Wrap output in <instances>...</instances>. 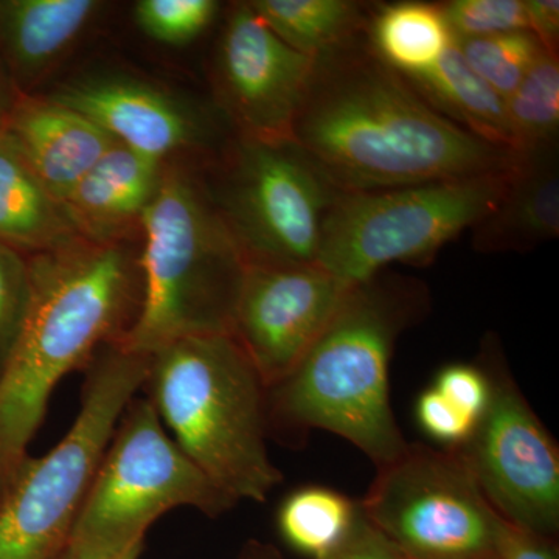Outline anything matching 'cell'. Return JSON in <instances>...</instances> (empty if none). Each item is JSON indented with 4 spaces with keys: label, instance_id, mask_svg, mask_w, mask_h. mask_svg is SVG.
<instances>
[{
    "label": "cell",
    "instance_id": "30bf717a",
    "mask_svg": "<svg viewBox=\"0 0 559 559\" xmlns=\"http://www.w3.org/2000/svg\"><path fill=\"white\" fill-rule=\"evenodd\" d=\"M364 516L406 559H474L495 555L499 514L455 450L407 443L378 466Z\"/></svg>",
    "mask_w": 559,
    "mask_h": 559
},
{
    "label": "cell",
    "instance_id": "52a82bcc",
    "mask_svg": "<svg viewBox=\"0 0 559 559\" xmlns=\"http://www.w3.org/2000/svg\"><path fill=\"white\" fill-rule=\"evenodd\" d=\"M516 168L400 189L341 191L323 224L316 263L353 286L392 263L428 264L498 207Z\"/></svg>",
    "mask_w": 559,
    "mask_h": 559
},
{
    "label": "cell",
    "instance_id": "4316f807",
    "mask_svg": "<svg viewBox=\"0 0 559 559\" xmlns=\"http://www.w3.org/2000/svg\"><path fill=\"white\" fill-rule=\"evenodd\" d=\"M440 5L454 39L528 32L524 0H451Z\"/></svg>",
    "mask_w": 559,
    "mask_h": 559
},
{
    "label": "cell",
    "instance_id": "8d00e7d4",
    "mask_svg": "<svg viewBox=\"0 0 559 559\" xmlns=\"http://www.w3.org/2000/svg\"><path fill=\"white\" fill-rule=\"evenodd\" d=\"M7 479H9V477H2V476H0V489H2L3 484H5Z\"/></svg>",
    "mask_w": 559,
    "mask_h": 559
},
{
    "label": "cell",
    "instance_id": "9c48e42d",
    "mask_svg": "<svg viewBox=\"0 0 559 559\" xmlns=\"http://www.w3.org/2000/svg\"><path fill=\"white\" fill-rule=\"evenodd\" d=\"M210 193L248 264H316L341 190L294 140L238 138Z\"/></svg>",
    "mask_w": 559,
    "mask_h": 559
},
{
    "label": "cell",
    "instance_id": "8fae6325",
    "mask_svg": "<svg viewBox=\"0 0 559 559\" xmlns=\"http://www.w3.org/2000/svg\"><path fill=\"white\" fill-rule=\"evenodd\" d=\"M479 366L487 409L469 439L454 448L502 520L555 539L559 530V451L511 377L498 342H484Z\"/></svg>",
    "mask_w": 559,
    "mask_h": 559
},
{
    "label": "cell",
    "instance_id": "4fadbf2b",
    "mask_svg": "<svg viewBox=\"0 0 559 559\" xmlns=\"http://www.w3.org/2000/svg\"><path fill=\"white\" fill-rule=\"evenodd\" d=\"M316 57L275 35L248 2L231 9L216 51V87L240 138L293 140Z\"/></svg>",
    "mask_w": 559,
    "mask_h": 559
},
{
    "label": "cell",
    "instance_id": "4dcf8cb0",
    "mask_svg": "<svg viewBox=\"0 0 559 559\" xmlns=\"http://www.w3.org/2000/svg\"><path fill=\"white\" fill-rule=\"evenodd\" d=\"M495 555L498 559H559L554 539L536 535L499 516Z\"/></svg>",
    "mask_w": 559,
    "mask_h": 559
},
{
    "label": "cell",
    "instance_id": "f546056e",
    "mask_svg": "<svg viewBox=\"0 0 559 559\" xmlns=\"http://www.w3.org/2000/svg\"><path fill=\"white\" fill-rule=\"evenodd\" d=\"M415 412L423 430L430 439L443 443L448 450H454L465 443L476 426V423L455 409L450 401L433 388L425 390L418 396Z\"/></svg>",
    "mask_w": 559,
    "mask_h": 559
},
{
    "label": "cell",
    "instance_id": "6da1fadb",
    "mask_svg": "<svg viewBox=\"0 0 559 559\" xmlns=\"http://www.w3.org/2000/svg\"><path fill=\"white\" fill-rule=\"evenodd\" d=\"M293 140L341 191L496 175L525 156L444 119L373 53L367 32L316 57Z\"/></svg>",
    "mask_w": 559,
    "mask_h": 559
},
{
    "label": "cell",
    "instance_id": "d4e9b609",
    "mask_svg": "<svg viewBox=\"0 0 559 559\" xmlns=\"http://www.w3.org/2000/svg\"><path fill=\"white\" fill-rule=\"evenodd\" d=\"M460 55L474 73L503 100L510 97L543 55V46L527 31L485 38L454 39Z\"/></svg>",
    "mask_w": 559,
    "mask_h": 559
},
{
    "label": "cell",
    "instance_id": "83f0119b",
    "mask_svg": "<svg viewBox=\"0 0 559 559\" xmlns=\"http://www.w3.org/2000/svg\"><path fill=\"white\" fill-rule=\"evenodd\" d=\"M28 289L31 280L27 257L9 246L0 245V378L21 333L27 310Z\"/></svg>",
    "mask_w": 559,
    "mask_h": 559
},
{
    "label": "cell",
    "instance_id": "ba28073f",
    "mask_svg": "<svg viewBox=\"0 0 559 559\" xmlns=\"http://www.w3.org/2000/svg\"><path fill=\"white\" fill-rule=\"evenodd\" d=\"M237 500L180 450L148 399H132L120 417L80 511L68 547L120 551L140 546L167 511L190 507L209 518Z\"/></svg>",
    "mask_w": 559,
    "mask_h": 559
},
{
    "label": "cell",
    "instance_id": "7c38bea8",
    "mask_svg": "<svg viewBox=\"0 0 559 559\" xmlns=\"http://www.w3.org/2000/svg\"><path fill=\"white\" fill-rule=\"evenodd\" d=\"M353 285L316 264H248L231 336L266 389L296 369Z\"/></svg>",
    "mask_w": 559,
    "mask_h": 559
},
{
    "label": "cell",
    "instance_id": "44dd1931",
    "mask_svg": "<svg viewBox=\"0 0 559 559\" xmlns=\"http://www.w3.org/2000/svg\"><path fill=\"white\" fill-rule=\"evenodd\" d=\"M367 39L373 53L403 76L433 68L454 43L441 5L426 2L378 7Z\"/></svg>",
    "mask_w": 559,
    "mask_h": 559
},
{
    "label": "cell",
    "instance_id": "7402d4cb",
    "mask_svg": "<svg viewBox=\"0 0 559 559\" xmlns=\"http://www.w3.org/2000/svg\"><path fill=\"white\" fill-rule=\"evenodd\" d=\"M250 9L283 43L319 57L367 32L366 3L352 0H252Z\"/></svg>",
    "mask_w": 559,
    "mask_h": 559
},
{
    "label": "cell",
    "instance_id": "836d02e7",
    "mask_svg": "<svg viewBox=\"0 0 559 559\" xmlns=\"http://www.w3.org/2000/svg\"><path fill=\"white\" fill-rule=\"evenodd\" d=\"M142 550L143 544L120 551H87L66 546L57 559H139Z\"/></svg>",
    "mask_w": 559,
    "mask_h": 559
},
{
    "label": "cell",
    "instance_id": "9a60e30c",
    "mask_svg": "<svg viewBox=\"0 0 559 559\" xmlns=\"http://www.w3.org/2000/svg\"><path fill=\"white\" fill-rule=\"evenodd\" d=\"M43 186L64 202L116 140L53 98L17 95L0 128Z\"/></svg>",
    "mask_w": 559,
    "mask_h": 559
},
{
    "label": "cell",
    "instance_id": "2e32d148",
    "mask_svg": "<svg viewBox=\"0 0 559 559\" xmlns=\"http://www.w3.org/2000/svg\"><path fill=\"white\" fill-rule=\"evenodd\" d=\"M162 162L116 143L70 191L64 204L81 237L119 242L140 221L159 189Z\"/></svg>",
    "mask_w": 559,
    "mask_h": 559
},
{
    "label": "cell",
    "instance_id": "7a4b0ae2",
    "mask_svg": "<svg viewBox=\"0 0 559 559\" xmlns=\"http://www.w3.org/2000/svg\"><path fill=\"white\" fill-rule=\"evenodd\" d=\"M27 310L0 378V476L27 457L53 390L138 318V259L120 242L80 240L27 257Z\"/></svg>",
    "mask_w": 559,
    "mask_h": 559
},
{
    "label": "cell",
    "instance_id": "cb8c5ba5",
    "mask_svg": "<svg viewBox=\"0 0 559 559\" xmlns=\"http://www.w3.org/2000/svg\"><path fill=\"white\" fill-rule=\"evenodd\" d=\"M506 106L518 153L554 150L559 130L558 55L544 50Z\"/></svg>",
    "mask_w": 559,
    "mask_h": 559
},
{
    "label": "cell",
    "instance_id": "d6986e66",
    "mask_svg": "<svg viewBox=\"0 0 559 559\" xmlns=\"http://www.w3.org/2000/svg\"><path fill=\"white\" fill-rule=\"evenodd\" d=\"M80 240L86 238L64 204L43 186L0 130V245L33 255Z\"/></svg>",
    "mask_w": 559,
    "mask_h": 559
},
{
    "label": "cell",
    "instance_id": "ffe728a7",
    "mask_svg": "<svg viewBox=\"0 0 559 559\" xmlns=\"http://www.w3.org/2000/svg\"><path fill=\"white\" fill-rule=\"evenodd\" d=\"M404 80L444 119L476 138L516 151L506 100L473 72L454 43L433 68Z\"/></svg>",
    "mask_w": 559,
    "mask_h": 559
},
{
    "label": "cell",
    "instance_id": "f1b7e54d",
    "mask_svg": "<svg viewBox=\"0 0 559 559\" xmlns=\"http://www.w3.org/2000/svg\"><path fill=\"white\" fill-rule=\"evenodd\" d=\"M433 389L471 421H479L487 409L489 384L479 364H451L443 367L437 374Z\"/></svg>",
    "mask_w": 559,
    "mask_h": 559
},
{
    "label": "cell",
    "instance_id": "8992f818",
    "mask_svg": "<svg viewBox=\"0 0 559 559\" xmlns=\"http://www.w3.org/2000/svg\"><path fill=\"white\" fill-rule=\"evenodd\" d=\"M150 356L103 345L84 369L81 407L64 439L24 457L0 489V559H57L68 546L120 417L148 373Z\"/></svg>",
    "mask_w": 559,
    "mask_h": 559
},
{
    "label": "cell",
    "instance_id": "e0dca14e",
    "mask_svg": "<svg viewBox=\"0 0 559 559\" xmlns=\"http://www.w3.org/2000/svg\"><path fill=\"white\" fill-rule=\"evenodd\" d=\"M477 252H528L559 234V176L551 150L525 154L498 207L473 227Z\"/></svg>",
    "mask_w": 559,
    "mask_h": 559
},
{
    "label": "cell",
    "instance_id": "74e56055",
    "mask_svg": "<svg viewBox=\"0 0 559 559\" xmlns=\"http://www.w3.org/2000/svg\"><path fill=\"white\" fill-rule=\"evenodd\" d=\"M404 559H406V558H404ZM474 559H498V558H496V555H492V557L474 558Z\"/></svg>",
    "mask_w": 559,
    "mask_h": 559
},
{
    "label": "cell",
    "instance_id": "5b68a950",
    "mask_svg": "<svg viewBox=\"0 0 559 559\" xmlns=\"http://www.w3.org/2000/svg\"><path fill=\"white\" fill-rule=\"evenodd\" d=\"M140 230L142 297L121 347L148 356L186 337L231 336L248 261L210 190L164 168Z\"/></svg>",
    "mask_w": 559,
    "mask_h": 559
},
{
    "label": "cell",
    "instance_id": "3957f363",
    "mask_svg": "<svg viewBox=\"0 0 559 559\" xmlns=\"http://www.w3.org/2000/svg\"><path fill=\"white\" fill-rule=\"evenodd\" d=\"M428 310L417 278L382 271L353 286L296 369L267 389L270 433L296 443L326 430L377 468L399 457L407 441L390 403V360L401 333Z\"/></svg>",
    "mask_w": 559,
    "mask_h": 559
},
{
    "label": "cell",
    "instance_id": "484cf974",
    "mask_svg": "<svg viewBox=\"0 0 559 559\" xmlns=\"http://www.w3.org/2000/svg\"><path fill=\"white\" fill-rule=\"evenodd\" d=\"M213 0H140L134 21L142 33L165 46H186L200 38L218 13Z\"/></svg>",
    "mask_w": 559,
    "mask_h": 559
},
{
    "label": "cell",
    "instance_id": "e575fe53",
    "mask_svg": "<svg viewBox=\"0 0 559 559\" xmlns=\"http://www.w3.org/2000/svg\"><path fill=\"white\" fill-rule=\"evenodd\" d=\"M240 559H282V555L272 544L249 540L241 551Z\"/></svg>",
    "mask_w": 559,
    "mask_h": 559
},
{
    "label": "cell",
    "instance_id": "1f68e13d",
    "mask_svg": "<svg viewBox=\"0 0 559 559\" xmlns=\"http://www.w3.org/2000/svg\"><path fill=\"white\" fill-rule=\"evenodd\" d=\"M319 559H404V557L362 513L352 535L337 549Z\"/></svg>",
    "mask_w": 559,
    "mask_h": 559
},
{
    "label": "cell",
    "instance_id": "5bb4252c",
    "mask_svg": "<svg viewBox=\"0 0 559 559\" xmlns=\"http://www.w3.org/2000/svg\"><path fill=\"white\" fill-rule=\"evenodd\" d=\"M49 97L94 121L120 145L159 162L201 145L207 135L197 110L132 76H87L62 84Z\"/></svg>",
    "mask_w": 559,
    "mask_h": 559
},
{
    "label": "cell",
    "instance_id": "ac0fdd59",
    "mask_svg": "<svg viewBox=\"0 0 559 559\" xmlns=\"http://www.w3.org/2000/svg\"><path fill=\"white\" fill-rule=\"evenodd\" d=\"M97 0H2L0 50L11 72L31 83L72 49L102 10Z\"/></svg>",
    "mask_w": 559,
    "mask_h": 559
},
{
    "label": "cell",
    "instance_id": "d590c367",
    "mask_svg": "<svg viewBox=\"0 0 559 559\" xmlns=\"http://www.w3.org/2000/svg\"><path fill=\"white\" fill-rule=\"evenodd\" d=\"M16 97H11L9 91H7L5 83L2 81V76H0V128L5 123L7 117H9V112L11 106H13Z\"/></svg>",
    "mask_w": 559,
    "mask_h": 559
},
{
    "label": "cell",
    "instance_id": "603a6c76",
    "mask_svg": "<svg viewBox=\"0 0 559 559\" xmlns=\"http://www.w3.org/2000/svg\"><path fill=\"white\" fill-rule=\"evenodd\" d=\"M360 514L359 500L325 487L290 492L277 511L283 540L301 555L319 559L337 549L352 535Z\"/></svg>",
    "mask_w": 559,
    "mask_h": 559
},
{
    "label": "cell",
    "instance_id": "d6a6232c",
    "mask_svg": "<svg viewBox=\"0 0 559 559\" xmlns=\"http://www.w3.org/2000/svg\"><path fill=\"white\" fill-rule=\"evenodd\" d=\"M528 32L549 53L558 55L559 2L558 0H524Z\"/></svg>",
    "mask_w": 559,
    "mask_h": 559
},
{
    "label": "cell",
    "instance_id": "277c9868",
    "mask_svg": "<svg viewBox=\"0 0 559 559\" xmlns=\"http://www.w3.org/2000/svg\"><path fill=\"white\" fill-rule=\"evenodd\" d=\"M143 388L191 462L231 499L266 502L283 481L267 451L266 385L230 334L151 353Z\"/></svg>",
    "mask_w": 559,
    "mask_h": 559
}]
</instances>
